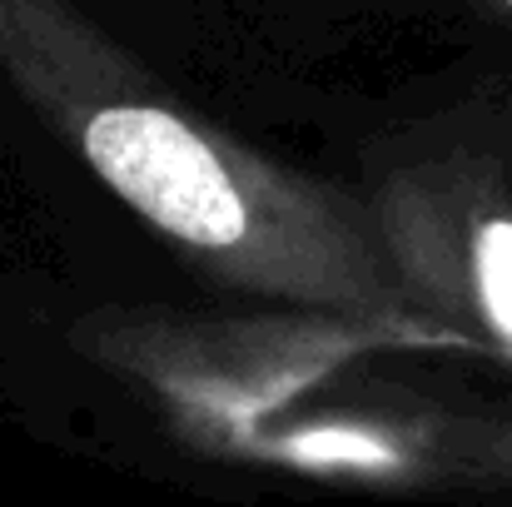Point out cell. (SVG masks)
<instances>
[{
  "mask_svg": "<svg viewBox=\"0 0 512 507\" xmlns=\"http://www.w3.org/2000/svg\"><path fill=\"white\" fill-rule=\"evenodd\" d=\"M0 75L199 279L458 348L408 299L368 199L219 130L75 0H0Z\"/></svg>",
  "mask_w": 512,
  "mask_h": 507,
  "instance_id": "6da1fadb",
  "label": "cell"
},
{
  "mask_svg": "<svg viewBox=\"0 0 512 507\" xmlns=\"http://www.w3.org/2000/svg\"><path fill=\"white\" fill-rule=\"evenodd\" d=\"M75 348L150 398L174 438L224 463L368 488L512 473V438L493 423L353 373L388 348H433L393 324L289 304L249 319L100 309Z\"/></svg>",
  "mask_w": 512,
  "mask_h": 507,
  "instance_id": "7a4b0ae2",
  "label": "cell"
},
{
  "mask_svg": "<svg viewBox=\"0 0 512 507\" xmlns=\"http://www.w3.org/2000/svg\"><path fill=\"white\" fill-rule=\"evenodd\" d=\"M388 259L458 348L512 358V165L483 140L408 130L368 160Z\"/></svg>",
  "mask_w": 512,
  "mask_h": 507,
  "instance_id": "3957f363",
  "label": "cell"
},
{
  "mask_svg": "<svg viewBox=\"0 0 512 507\" xmlns=\"http://www.w3.org/2000/svg\"><path fill=\"white\" fill-rule=\"evenodd\" d=\"M438 5H458V10H468V15H483V20L512 30V0H438Z\"/></svg>",
  "mask_w": 512,
  "mask_h": 507,
  "instance_id": "277c9868",
  "label": "cell"
}]
</instances>
